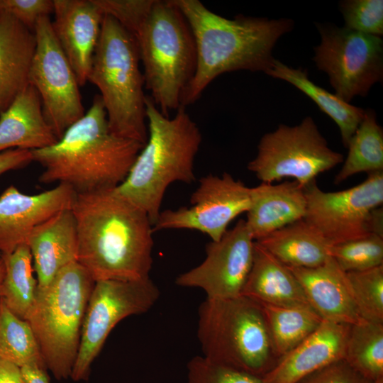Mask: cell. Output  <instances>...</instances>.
<instances>
[{
    "label": "cell",
    "instance_id": "d590c367",
    "mask_svg": "<svg viewBox=\"0 0 383 383\" xmlns=\"http://www.w3.org/2000/svg\"><path fill=\"white\" fill-rule=\"evenodd\" d=\"M3 9L33 31L40 18L53 12L51 0H2Z\"/></svg>",
    "mask_w": 383,
    "mask_h": 383
},
{
    "label": "cell",
    "instance_id": "9c48e42d",
    "mask_svg": "<svg viewBox=\"0 0 383 383\" xmlns=\"http://www.w3.org/2000/svg\"><path fill=\"white\" fill-rule=\"evenodd\" d=\"M343 162V155L328 147L313 118L307 116L297 126L281 124L265 133L248 169L262 182L291 177L304 188Z\"/></svg>",
    "mask_w": 383,
    "mask_h": 383
},
{
    "label": "cell",
    "instance_id": "cb8c5ba5",
    "mask_svg": "<svg viewBox=\"0 0 383 383\" xmlns=\"http://www.w3.org/2000/svg\"><path fill=\"white\" fill-rule=\"evenodd\" d=\"M241 295L260 304L310 306L289 268L255 241L252 267Z\"/></svg>",
    "mask_w": 383,
    "mask_h": 383
},
{
    "label": "cell",
    "instance_id": "ac0fdd59",
    "mask_svg": "<svg viewBox=\"0 0 383 383\" xmlns=\"http://www.w3.org/2000/svg\"><path fill=\"white\" fill-rule=\"evenodd\" d=\"M350 324L323 321L306 338L277 360L263 383H297L311 373L344 359Z\"/></svg>",
    "mask_w": 383,
    "mask_h": 383
},
{
    "label": "cell",
    "instance_id": "d6986e66",
    "mask_svg": "<svg viewBox=\"0 0 383 383\" xmlns=\"http://www.w3.org/2000/svg\"><path fill=\"white\" fill-rule=\"evenodd\" d=\"M288 267L309 305L323 320L350 325L364 320L355 304L346 272L331 257L315 267Z\"/></svg>",
    "mask_w": 383,
    "mask_h": 383
},
{
    "label": "cell",
    "instance_id": "8fae6325",
    "mask_svg": "<svg viewBox=\"0 0 383 383\" xmlns=\"http://www.w3.org/2000/svg\"><path fill=\"white\" fill-rule=\"evenodd\" d=\"M321 43L315 48L313 60L325 72L336 95L349 101L364 96L382 79L383 41L345 27L318 26Z\"/></svg>",
    "mask_w": 383,
    "mask_h": 383
},
{
    "label": "cell",
    "instance_id": "603a6c76",
    "mask_svg": "<svg viewBox=\"0 0 383 383\" xmlns=\"http://www.w3.org/2000/svg\"><path fill=\"white\" fill-rule=\"evenodd\" d=\"M57 140L44 117L40 98L30 84L0 114V152L43 149Z\"/></svg>",
    "mask_w": 383,
    "mask_h": 383
},
{
    "label": "cell",
    "instance_id": "ab89813d",
    "mask_svg": "<svg viewBox=\"0 0 383 383\" xmlns=\"http://www.w3.org/2000/svg\"><path fill=\"white\" fill-rule=\"evenodd\" d=\"M26 383H50L46 370L37 367H21Z\"/></svg>",
    "mask_w": 383,
    "mask_h": 383
},
{
    "label": "cell",
    "instance_id": "484cf974",
    "mask_svg": "<svg viewBox=\"0 0 383 383\" xmlns=\"http://www.w3.org/2000/svg\"><path fill=\"white\" fill-rule=\"evenodd\" d=\"M266 74L293 84L310 97L338 125L343 144L348 147L363 118L365 110L315 84L309 79L306 70L294 69L274 59Z\"/></svg>",
    "mask_w": 383,
    "mask_h": 383
},
{
    "label": "cell",
    "instance_id": "f35d334b",
    "mask_svg": "<svg viewBox=\"0 0 383 383\" xmlns=\"http://www.w3.org/2000/svg\"><path fill=\"white\" fill-rule=\"evenodd\" d=\"M0 383H26L21 367L0 357Z\"/></svg>",
    "mask_w": 383,
    "mask_h": 383
},
{
    "label": "cell",
    "instance_id": "4dcf8cb0",
    "mask_svg": "<svg viewBox=\"0 0 383 383\" xmlns=\"http://www.w3.org/2000/svg\"><path fill=\"white\" fill-rule=\"evenodd\" d=\"M0 357L20 367L47 369L30 326L14 314L1 299Z\"/></svg>",
    "mask_w": 383,
    "mask_h": 383
},
{
    "label": "cell",
    "instance_id": "52a82bcc",
    "mask_svg": "<svg viewBox=\"0 0 383 383\" xmlns=\"http://www.w3.org/2000/svg\"><path fill=\"white\" fill-rule=\"evenodd\" d=\"M197 336L209 361L259 377L279 360L261 305L240 295L206 299L198 311Z\"/></svg>",
    "mask_w": 383,
    "mask_h": 383
},
{
    "label": "cell",
    "instance_id": "44dd1931",
    "mask_svg": "<svg viewBox=\"0 0 383 383\" xmlns=\"http://www.w3.org/2000/svg\"><path fill=\"white\" fill-rule=\"evenodd\" d=\"M250 199L245 221L255 241L304 218L305 191L296 181L262 182L250 188Z\"/></svg>",
    "mask_w": 383,
    "mask_h": 383
},
{
    "label": "cell",
    "instance_id": "ee69618b",
    "mask_svg": "<svg viewBox=\"0 0 383 383\" xmlns=\"http://www.w3.org/2000/svg\"><path fill=\"white\" fill-rule=\"evenodd\" d=\"M2 257L1 253L0 252V259Z\"/></svg>",
    "mask_w": 383,
    "mask_h": 383
},
{
    "label": "cell",
    "instance_id": "ffe728a7",
    "mask_svg": "<svg viewBox=\"0 0 383 383\" xmlns=\"http://www.w3.org/2000/svg\"><path fill=\"white\" fill-rule=\"evenodd\" d=\"M26 244L31 253L38 289L44 288L61 270L77 262V233L72 209L62 211L35 227Z\"/></svg>",
    "mask_w": 383,
    "mask_h": 383
},
{
    "label": "cell",
    "instance_id": "f546056e",
    "mask_svg": "<svg viewBox=\"0 0 383 383\" xmlns=\"http://www.w3.org/2000/svg\"><path fill=\"white\" fill-rule=\"evenodd\" d=\"M344 360L366 378L383 383V323L351 324Z\"/></svg>",
    "mask_w": 383,
    "mask_h": 383
},
{
    "label": "cell",
    "instance_id": "5b68a950",
    "mask_svg": "<svg viewBox=\"0 0 383 383\" xmlns=\"http://www.w3.org/2000/svg\"><path fill=\"white\" fill-rule=\"evenodd\" d=\"M145 106L148 140L116 189L143 210L153 226L168 187L195 181L194 160L202 135L185 106H180L170 117L162 113L149 95Z\"/></svg>",
    "mask_w": 383,
    "mask_h": 383
},
{
    "label": "cell",
    "instance_id": "6da1fadb",
    "mask_svg": "<svg viewBox=\"0 0 383 383\" xmlns=\"http://www.w3.org/2000/svg\"><path fill=\"white\" fill-rule=\"evenodd\" d=\"M72 211L77 262L95 282L150 277L153 230L143 210L113 188L77 194Z\"/></svg>",
    "mask_w": 383,
    "mask_h": 383
},
{
    "label": "cell",
    "instance_id": "30bf717a",
    "mask_svg": "<svg viewBox=\"0 0 383 383\" xmlns=\"http://www.w3.org/2000/svg\"><path fill=\"white\" fill-rule=\"evenodd\" d=\"M159 296L160 290L150 277L95 282L82 323L72 379L87 380L93 361L113 328L126 317L148 311Z\"/></svg>",
    "mask_w": 383,
    "mask_h": 383
},
{
    "label": "cell",
    "instance_id": "7a4b0ae2",
    "mask_svg": "<svg viewBox=\"0 0 383 383\" xmlns=\"http://www.w3.org/2000/svg\"><path fill=\"white\" fill-rule=\"evenodd\" d=\"M186 18L196 48V69L182 106L195 103L219 75L238 70L264 72L270 68L277 40L294 26L290 19L218 15L199 0H173Z\"/></svg>",
    "mask_w": 383,
    "mask_h": 383
},
{
    "label": "cell",
    "instance_id": "d6a6232c",
    "mask_svg": "<svg viewBox=\"0 0 383 383\" xmlns=\"http://www.w3.org/2000/svg\"><path fill=\"white\" fill-rule=\"evenodd\" d=\"M330 256L345 272L383 265V238L374 234L331 245Z\"/></svg>",
    "mask_w": 383,
    "mask_h": 383
},
{
    "label": "cell",
    "instance_id": "f1b7e54d",
    "mask_svg": "<svg viewBox=\"0 0 383 383\" xmlns=\"http://www.w3.org/2000/svg\"><path fill=\"white\" fill-rule=\"evenodd\" d=\"M347 148L348 154L335 177V184L360 172L383 171V130L377 123L374 111H365L363 118Z\"/></svg>",
    "mask_w": 383,
    "mask_h": 383
},
{
    "label": "cell",
    "instance_id": "4fadbf2b",
    "mask_svg": "<svg viewBox=\"0 0 383 383\" xmlns=\"http://www.w3.org/2000/svg\"><path fill=\"white\" fill-rule=\"evenodd\" d=\"M304 191V219L334 245L371 234V213L383 203V171L370 173L364 182L345 190L324 192L313 181Z\"/></svg>",
    "mask_w": 383,
    "mask_h": 383
},
{
    "label": "cell",
    "instance_id": "4316f807",
    "mask_svg": "<svg viewBox=\"0 0 383 383\" xmlns=\"http://www.w3.org/2000/svg\"><path fill=\"white\" fill-rule=\"evenodd\" d=\"M260 305L278 358L301 343L323 321L310 306Z\"/></svg>",
    "mask_w": 383,
    "mask_h": 383
},
{
    "label": "cell",
    "instance_id": "e575fe53",
    "mask_svg": "<svg viewBox=\"0 0 383 383\" xmlns=\"http://www.w3.org/2000/svg\"><path fill=\"white\" fill-rule=\"evenodd\" d=\"M186 383H263L262 378L195 356L187 364Z\"/></svg>",
    "mask_w": 383,
    "mask_h": 383
},
{
    "label": "cell",
    "instance_id": "8992f818",
    "mask_svg": "<svg viewBox=\"0 0 383 383\" xmlns=\"http://www.w3.org/2000/svg\"><path fill=\"white\" fill-rule=\"evenodd\" d=\"M133 36L104 14L88 82L100 91L109 129L145 145L148 135L145 82Z\"/></svg>",
    "mask_w": 383,
    "mask_h": 383
},
{
    "label": "cell",
    "instance_id": "277c9868",
    "mask_svg": "<svg viewBox=\"0 0 383 383\" xmlns=\"http://www.w3.org/2000/svg\"><path fill=\"white\" fill-rule=\"evenodd\" d=\"M123 28L136 42L145 88L170 116L182 106L196 69L195 40L186 18L173 0H135Z\"/></svg>",
    "mask_w": 383,
    "mask_h": 383
},
{
    "label": "cell",
    "instance_id": "9a60e30c",
    "mask_svg": "<svg viewBox=\"0 0 383 383\" xmlns=\"http://www.w3.org/2000/svg\"><path fill=\"white\" fill-rule=\"evenodd\" d=\"M255 240L245 220L206 246V257L198 266L179 274L175 283L199 288L207 299H228L240 296L250 273Z\"/></svg>",
    "mask_w": 383,
    "mask_h": 383
},
{
    "label": "cell",
    "instance_id": "7c38bea8",
    "mask_svg": "<svg viewBox=\"0 0 383 383\" xmlns=\"http://www.w3.org/2000/svg\"><path fill=\"white\" fill-rule=\"evenodd\" d=\"M33 32L36 45L29 84L37 91L44 117L59 140L85 113L79 85L50 17L40 18Z\"/></svg>",
    "mask_w": 383,
    "mask_h": 383
},
{
    "label": "cell",
    "instance_id": "8d00e7d4",
    "mask_svg": "<svg viewBox=\"0 0 383 383\" xmlns=\"http://www.w3.org/2000/svg\"><path fill=\"white\" fill-rule=\"evenodd\" d=\"M297 383H375L353 368L344 359L306 376Z\"/></svg>",
    "mask_w": 383,
    "mask_h": 383
},
{
    "label": "cell",
    "instance_id": "ba28073f",
    "mask_svg": "<svg viewBox=\"0 0 383 383\" xmlns=\"http://www.w3.org/2000/svg\"><path fill=\"white\" fill-rule=\"evenodd\" d=\"M94 284L78 262L68 265L48 286L38 289L26 320L36 338L46 368L57 380L71 377Z\"/></svg>",
    "mask_w": 383,
    "mask_h": 383
},
{
    "label": "cell",
    "instance_id": "60d3db41",
    "mask_svg": "<svg viewBox=\"0 0 383 383\" xmlns=\"http://www.w3.org/2000/svg\"><path fill=\"white\" fill-rule=\"evenodd\" d=\"M369 230L371 234L383 238V209L382 206L372 211L369 221Z\"/></svg>",
    "mask_w": 383,
    "mask_h": 383
},
{
    "label": "cell",
    "instance_id": "83f0119b",
    "mask_svg": "<svg viewBox=\"0 0 383 383\" xmlns=\"http://www.w3.org/2000/svg\"><path fill=\"white\" fill-rule=\"evenodd\" d=\"M2 257L5 274L0 299L14 314L26 320L38 293L30 249L23 243Z\"/></svg>",
    "mask_w": 383,
    "mask_h": 383
},
{
    "label": "cell",
    "instance_id": "836d02e7",
    "mask_svg": "<svg viewBox=\"0 0 383 383\" xmlns=\"http://www.w3.org/2000/svg\"><path fill=\"white\" fill-rule=\"evenodd\" d=\"M345 28L380 37L383 34L382 0H349L340 4Z\"/></svg>",
    "mask_w": 383,
    "mask_h": 383
},
{
    "label": "cell",
    "instance_id": "b9f144b4",
    "mask_svg": "<svg viewBox=\"0 0 383 383\" xmlns=\"http://www.w3.org/2000/svg\"><path fill=\"white\" fill-rule=\"evenodd\" d=\"M5 274V263L3 257L0 259V296H1V286L2 282L4 280Z\"/></svg>",
    "mask_w": 383,
    "mask_h": 383
},
{
    "label": "cell",
    "instance_id": "7bdbcfd3",
    "mask_svg": "<svg viewBox=\"0 0 383 383\" xmlns=\"http://www.w3.org/2000/svg\"><path fill=\"white\" fill-rule=\"evenodd\" d=\"M3 11L2 0H0V14Z\"/></svg>",
    "mask_w": 383,
    "mask_h": 383
},
{
    "label": "cell",
    "instance_id": "e0dca14e",
    "mask_svg": "<svg viewBox=\"0 0 383 383\" xmlns=\"http://www.w3.org/2000/svg\"><path fill=\"white\" fill-rule=\"evenodd\" d=\"M52 27L79 85L88 82L99 38L103 11L94 0H54Z\"/></svg>",
    "mask_w": 383,
    "mask_h": 383
},
{
    "label": "cell",
    "instance_id": "7402d4cb",
    "mask_svg": "<svg viewBox=\"0 0 383 383\" xmlns=\"http://www.w3.org/2000/svg\"><path fill=\"white\" fill-rule=\"evenodd\" d=\"M34 32L3 9L0 14V114L29 85Z\"/></svg>",
    "mask_w": 383,
    "mask_h": 383
},
{
    "label": "cell",
    "instance_id": "d4e9b609",
    "mask_svg": "<svg viewBox=\"0 0 383 383\" xmlns=\"http://www.w3.org/2000/svg\"><path fill=\"white\" fill-rule=\"evenodd\" d=\"M255 242L287 267H315L331 257V245L304 219L289 224Z\"/></svg>",
    "mask_w": 383,
    "mask_h": 383
},
{
    "label": "cell",
    "instance_id": "2e32d148",
    "mask_svg": "<svg viewBox=\"0 0 383 383\" xmlns=\"http://www.w3.org/2000/svg\"><path fill=\"white\" fill-rule=\"evenodd\" d=\"M77 196L69 185L58 184L36 194L22 193L13 185L0 195V252L11 253L26 243L31 231L57 213L72 209Z\"/></svg>",
    "mask_w": 383,
    "mask_h": 383
},
{
    "label": "cell",
    "instance_id": "3957f363",
    "mask_svg": "<svg viewBox=\"0 0 383 383\" xmlns=\"http://www.w3.org/2000/svg\"><path fill=\"white\" fill-rule=\"evenodd\" d=\"M143 146L111 131L99 94L54 145L32 153L33 162L43 167L40 182L65 184L87 194L119 186Z\"/></svg>",
    "mask_w": 383,
    "mask_h": 383
},
{
    "label": "cell",
    "instance_id": "1f68e13d",
    "mask_svg": "<svg viewBox=\"0 0 383 383\" xmlns=\"http://www.w3.org/2000/svg\"><path fill=\"white\" fill-rule=\"evenodd\" d=\"M346 274L361 318L383 323V265Z\"/></svg>",
    "mask_w": 383,
    "mask_h": 383
},
{
    "label": "cell",
    "instance_id": "5bb4252c",
    "mask_svg": "<svg viewBox=\"0 0 383 383\" xmlns=\"http://www.w3.org/2000/svg\"><path fill=\"white\" fill-rule=\"evenodd\" d=\"M189 206L160 211L152 226L154 231L191 229L200 231L212 241L221 238L229 223L249 210L250 187L230 174L201 177L190 197Z\"/></svg>",
    "mask_w": 383,
    "mask_h": 383
},
{
    "label": "cell",
    "instance_id": "74e56055",
    "mask_svg": "<svg viewBox=\"0 0 383 383\" xmlns=\"http://www.w3.org/2000/svg\"><path fill=\"white\" fill-rule=\"evenodd\" d=\"M33 162L32 151L10 149L0 152V175L24 167Z\"/></svg>",
    "mask_w": 383,
    "mask_h": 383
}]
</instances>
